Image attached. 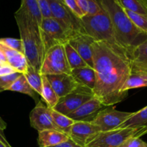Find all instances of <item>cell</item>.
I'll return each instance as SVG.
<instances>
[{"mask_svg": "<svg viewBox=\"0 0 147 147\" xmlns=\"http://www.w3.org/2000/svg\"><path fill=\"white\" fill-rule=\"evenodd\" d=\"M92 50L96 72L94 97L106 106L117 104L128 95L122 92V88L130 74L131 60L125 52L103 41L93 42Z\"/></svg>", "mask_w": 147, "mask_h": 147, "instance_id": "1", "label": "cell"}, {"mask_svg": "<svg viewBox=\"0 0 147 147\" xmlns=\"http://www.w3.org/2000/svg\"><path fill=\"white\" fill-rule=\"evenodd\" d=\"M71 75L75 80L80 85L93 90L96 85V72L93 67L86 66L80 68L73 69Z\"/></svg>", "mask_w": 147, "mask_h": 147, "instance_id": "19", "label": "cell"}, {"mask_svg": "<svg viewBox=\"0 0 147 147\" xmlns=\"http://www.w3.org/2000/svg\"><path fill=\"white\" fill-rule=\"evenodd\" d=\"M23 75L25 76L30 86L34 89L37 94L40 96L42 93V76L40 72L36 70L32 66L28 64L27 70L25 73H23Z\"/></svg>", "mask_w": 147, "mask_h": 147, "instance_id": "26", "label": "cell"}, {"mask_svg": "<svg viewBox=\"0 0 147 147\" xmlns=\"http://www.w3.org/2000/svg\"><path fill=\"white\" fill-rule=\"evenodd\" d=\"M7 123L1 119V117L0 116V130H5L6 128H7Z\"/></svg>", "mask_w": 147, "mask_h": 147, "instance_id": "39", "label": "cell"}, {"mask_svg": "<svg viewBox=\"0 0 147 147\" xmlns=\"http://www.w3.org/2000/svg\"><path fill=\"white\" fill-rule=\"evenodd\" d=\"M21 74L20 73H15L13 74L5 76H0V93L3 91L8 90L14 80Z\"/></svg>", "mask_w": 147, "mask_h": 147, "instance_id": "32", "label": "cell"}, {"mask_svg": "<svg viewBox=\"0 0 147 147\" xmlns=\"http://www.w3.org/2000/svg\"><path fill=\"white\" fill-rule=\"evenodd\" d=\"M93 97H94L93 90L86 86H80L67 96L60 98L58 103L53 109L67 116Z\"/></svg>", "mask_w": 147, "mask_h": 147, "instance_id": "9", "label": "cell"}, {"mask_svg": "<svg viewBox=\"0 0 147 147\" xmlns=\"http://www.w3.org/2000/svg\"><path fill=\"white\" fill-rule=\"evenodd\" d=\"M123 9L133 11L147 17V3L146 0H116Z\"/></svg>", "mask_w": 147, "mask_h": 147, "instance_id": "27", "label": "cell"}, {"mask_svg": "<svg viewBox=\"0 0 147 147\" xmlns=\"http://www.w3.org/2000/svg\"><path fill=\"white\" fill-rule=\"evenodd\" d=\"M50 111L53 122L57 126L58 130L68 135L72 125L75 123V121L70 119L65 115L56 111L54 109H50Z\"/></svg>", "mask_w": 147, "mask_h": 147, "instance_id": "25", "label": "cell"}, {"mask_svg": "<svg viewBox=\"0 0 147 147\" xmlns=\"http://www.w3.org/2000/svg\"><path fill=\"white\" fill-rule=\"evenodd\" d=\"M1 66H3V65H1V63H0V67H1Z\"/></svg>", "mask_w": 147, "mask_h": 147, "instance_id": "40", "label": "cell"}, {"mask_svg": "<svg viewBox=\"0 0 147 147\" xmlns=\"http://www.w3.org/2000/svg\"><path fill=\"white\" fill-rule=\"evenodd\" d=\"M37 2L38 4L40 11H41L42 18L52 17L51 11H50V6H49L47 0H37Z\"/></svg>", "mask_w": 147, "mask_h": 147, "instance_id": "35", "label": "cell"}, {"mask_svg": "<svg viewBox=\"0 0 147 147\" xmlns=\"http://www.w3.org/2000/svg\"><path fill=\"white\" fill-rule=\"evenodd\" d=\"M46 77L59 98L67 96L80 86L71 74L49 75Z\"/></svg>", "mask_w": 147, "mask_h": 147, "instance_id": "14", "label": "cell"}, {"mask_svg": "<svg viewBox=\"0 0 147 147\" xmlns=\"http://www.w3.org/2000/svg\"><path fill=\"white\" fill-rule=\"evenodd\" d=\"M143 87H147V65L131 60L130 74L122 88V92L128 93L131 89Z\"/></svg>", "mask_w": 147, "mask_h": 147, "instance_id": "16", "label": "cell"}, {"mask_svg": "<svg viewBox=\"0 0 147 147\" xmlns=\"http://www.w3.org/2000/svg\"><path fill=\"white\" fill-rule=\"evenodd\" d=\"M131 60L147 65V39L136 47L132 55Z\"/></svg>", "mask_w": 147, "mask_h": 147, "instance_id": "30", "label": "cell"}, {"mask_svg": "<svg viewBox=\"0 0 147 147\" xmlns=\"http://www.w3.org/2000/svg\"><path fill=\"white\" fill-rule=\"evenodd\" d=\"M18 73L14 70L13 67L9 65H3L0 67V76H9V75L13 74V73Z\"/></svg>", "mask_w": 147, "mask_h": 147, "instance_id": "36", "label": "cell"}, {"mask_svg": "<svg viewBox=\"0 0 147 147\" xmlns=\"http://www.w3.org/2000/svg\"><path fill=\"white\" fill-rule=\"evenodd\" d=\"M147 134V126L116 129L100 131L89 139L86 147H119L127 139L139 137Z\"/></svg>", "mask_w": 147, "mask_h": 147, "instance_id": "5", "label": "cell"}, {"mask_svg": "<svg viewBox=\"0 0 147 147\" xmlns=\"http://www.w3.org/2000/svg\"><path fill=\"white\" fill-rule=\"evenodd\" d=\"M119 147H147V143L139 137H132L127 139Z\"/></svg>", "mask_w": 147, "mask_h": 147, "instance_id": "34", "label": "cell"}, {"mask_svg": "<svg viewBox=\"0 0 147 147\" xmlns=\"http://www.w3.org/2000/svg\"><path fill=\"white\" fill-rule=\"evenodd\" d=\"M63 1L66 4V6L70 9V11L79 19H82L84 16H86L76 0H63Z\"/></svg>", "mask_w": 147, "mask_h": 147, "instance_id": "33", "label": "cell"}, {"mask_svg": "<svg viewBox=\"0 0 147 147\" xmlns=\"http://www.w3.org/2000/svg\"><path fill=\"white\" fill-rule=\"evenodd\" d=\"M146 3H147V0H146Z\"/></svg>", "mask_w": 147, "mask_h": 147, "instance_id": "41", "label": "cell"}, {"mask_svg": "<svg viewBox=\"0 0 147 147\" xmlns=\"http://www.w3.org/2000/svg\"><path fill=\"white\" fill-rule=\"evenodd\" d=\"M124 11L135 26L147 34V17L136 14L129 10L124 9Z\"/></svg>", "mask_w": 147, "mask_h": 147, "instance_id": "29", "label": "cell"}, {"mask_svg": "<svg viewBox=\"0 0 147 147\" xmlns=\"http://www.w3.org/2000/svg\"><path fill=\"white\" fill-rule=\"evenodd\" d=\"M131 112L119 111L114 108H105L100 111L92 121L100 129V131H109L116 129L132 115Z\"/></svg>", "mask_w": 147, "mask_h": 147, "instance_id": "10", "label": "cell"}, {"mask_svg": "<svg viewBox=\"0 0 147 147\" xmlns=\"http://www.w3.org/2000/svg\"><path fill=\"white\" fill-rule=\"evenodd\" d=\"M144 126H147V106L139 111L132 113L131 116L125 121L118 129L139 128Z\"/></svg>", "mask_w": 147, "mask_h": 147, "instance_id": "21", "label": "cell"}, {"mask_svg": "<svg viewBox=\"0 0 147 147\" xmlns=\"http://www.w3.org/2000/svg\"><path fill=\"white\" fill-rule=\"evenodd\" d=\"M47 1L52 17L58 22L70 38L79 33H85L80 19L70 11L63 0H47Z\"/></svg>", "mask_w": 147, "mask_h": 147, "instance_id": "6", "label": "cell"}, {"mask_svg": "<svg viewBox=\"0 0 147 147\" xmlns=\"http://www.w3.org/2000/svg\"><path fill=\"white\" fill-rule=\"evenodd\" d=\"M86 15H93L100 12L103 8L98 0H76Z\"/></svg>", "mask_w": 147, "mask_h": 147, "instance_id": "28", "label": "cell"}, {"mask_svg": "<svg viewBox=\"0 0 147 147\" xmlns=\"http://www.w3.org/2000/svg\"><path fill=\"white\" fill-rule=\"evenodd\" d=\"M30 125L38 132L45 130H58L50 115V109L38 101L30 114Z\"/></svg>", "mask_w": 147, "mask_h": 147, "instance_id": "11", "label": "cell"}, {"mask_svg": "<svg viewBox=\"0 0 147 147\" xmlns=\"http://www.w3.org/2000/svg\"><path fill=\"white\" fill-rule=\"evenodd\" d=\"M64 47L66 57H67V62H68L71 70L73 69L80 68V67L88 66L87 63L83 60V59L80 57V55L78 53V52L69 44L68 42L65 43Z\"/></svg>", "mask_w": 147, "mask_h": 147, "instance_id": "24", "label": "cell"}, {"mask_svg": "<svg viewBox=\"0 0 147 147\" xmlns=\"http://www.w3.org/2000/svg\"><path fill=\"white\" fill-rule=\"evenodd\" d=\"M0 48L5 55L7 65L13 67L18 73L22 74L25 73L28 67V63L23 53L12 50L1 43H0Z\"/></svg>", "mask_w": 147, "mask_h": 147, "instance_id": "17", "label": "cell"}, {"mask_svg": "<svg viewBox=\"0 0 147 147\" xmlns=\"http://www.w3.org/2000/svg\"><path fill=\"white\" fill-rule=\"evenodd\" d=\"M94 41V39L86 33H79L68 40L69 44L78 52L88 65L91 67H93L92 45Z\"/></svg>", "mask_w": 147, "mask_h": 147, "instance_id": "15", "label": "cell"}, {"mask_svg": "<svg viewBox=\"0 0 147 147\" xmlns=\"http://www.w3.org/2000/svg\"><path fill=\"white\" fill-rule=\"evenodd\" d=\"M80 20L85 33L95 41L105 42L116 49L125 52L117 42L110 17L103 9L98 14L84 16Z\"/></svg>", "mask_w": 147, "mask_h": 147, "instance_id": "4", "label": "cell"}, {"mask_svg": "<svg viewBox=\"0 0 147 147\" xmlns=\"http://www.w3.org/2000/svg\"><path fill=\"white\" fill-rule=\"evenodd\" d=\"M98 1L110 17L117 42L131 60L136 47L147 39V34L135 26L116 0Z\"/></svg>", "mask_w": 147, "mask_h": 147, "instance_id": "2", "label": "cell"}, {"mask_svg": "<svg viewBox=\"0 0 147 147\" xmlns=\"http://www.w3.org/2000/svg\"><path fill=\"white\" fill-rule=\"evenodd\" d=\"M0 43L4 45L7 47L12 49V50H17L24 54V48L22 40L17 38H11V37H4V38H0Z\"/></svg>", "mask_w": 147, "mask_h": 147, "instance_id": "31", "label": "cell"}, {"mask_svg": "<svg viewBox=\"0 0 147 147\" xmlns=\"http://www.w3.org/2000/svg\"><path fill=\"white\" fill-rule=\"evenodd\" d=\"M99 132H100V129L92 122L75 121L68 136L76 144L85 146L88 141Z\"/></svg>", "mask_w": 147, "mask_h": 147, "instance_id": "13", "label": "cell"}, {"mask_svg": "<svg viewBox=\"0 0 147 147\" xmlns=\"http://www.w3.org/2000/svg\"><path fill=\"white\" fill-rule=\"evenodd\" d=\"M68 139V135L57 130H45L38 132V144L40 147L55 146Z\"/></svg>", "mask_w": 147, "mask_h": 147, "instance_id": "18", "label": "cell"}, {"mask_svg": "<svg viewBox=\"0 0 147 147\" xmlns=\"http://www.w3.org/2000/svg\"><path fill=\"white\" fill-rule=\"evenodd\" d=\"M14 18L18 26L20 40L22 42L24 55L27 63L40 72L45 51L39 26L20 8L14 13Z\"/></svg>", "mask_w": 147, "mask_h": 147, "instance_id": "3", "label": "cell"}, {"mask_svg": "<svg viewBox=\"0 0 147 147\" xmlns=\"http://www.w3.org/2000/svg\"><path fill=\"white\" fill-rule=\"evenodd\" d=\"M7 90L8 91L18 92V93L26 94L27 96H30L31 98H32L35 100H37V96L38 95L34 91V89L30 86V85L29 84L25 76L23 74H22V73L14 80V83L11 84V86Z\"/></svg>", "mask_w": 147, "mask_h": 147, "instance_id": "20", "label": "cell"}, {"mask_svg": "<svg viewBox=\"0 0 147 147\" xmlns=\"http://www.w3.org/2000/svg\"><path fill=\"white\" fill-rule=\"evenodd\" d=\"M20 9L27 13L40 27L42 20L40 8L37 0H21V5Z\"/></svg>", "mask_w": 147, "mask_h": 147, "instance_id": "23", "label": "cell"}, {"mask_svg": "<svg viewBox=\"0 0 147 147\" xmlns=\"http://www.w3.org/2000/svg\"><path fill=\"white\" fill-rule=\"evenodd\" d=\"M42 93L40 96L46 103L47 107L49 109H53L58 103L60 98L54 91L46 76L42 75Z\"/></svg>", "mask_w": 147, "mask_h": 147, "instance_id": "22", "label": "cell"}, {"mask_svg": "<svg viewBox=\"0 0 147 147\" xmlns=\"http://www.w3.org/2000/svg\"><path fill=\"white\" fill-rule=\"evenodd\" d=\"M0 147H12L7 142L2 130H0Z\"/></svg>", "mask_w": 147, "mask_h": 147, "instance_id": "38", "label": "cell"}, {"mask_svg": "<svg viewBox=\"0 0 147 147\" xmlns=\"http://www.w3.org/2000/svg\"><path fill=\"white\" fill-rule=\"evenodd\" d=\"M50 147H86V146H83L78 144H76V142H74L73 140H71V139L69 138L68 140L65 141V142H63V143L60 144H57V145H55V146H50Z\"/></svg>", "mask_w": 147, "mask_h": 147, "instance_id": "37", "label": "cell"}, {"mask_svg": "<svg viewBox=\"0 0 147 147\" xmlns=\"http://www.w3.org/2000/svg\"><path fill=\"white\" fill-rule=\"evenodd\" d=\"M40 73L45 76L57 74H71L67 62L64 44H58L50 47L45 53Z\"/></svg>", "mask_w": 147, "mask_h": 147, "instance_id": "7", "label": "cell"}, {"mask_svg": "<svg viewBox=\"0 0 147 147\" xmlns=\"http://www.w3.org/2000/svg\"><path fill=\"white\" fill-rule=\"evenodd\" d=\"M39 30L45 53L50 47L58 44H65L70 39L64 29L53 17L42 18Z\"/></svg>", "mask_w": 147, "mask_h": 147, "instance_id": "8", "label": "cell"}, {"mask_svg": "<svg viewBox=\"0 0 147 147\" xmlns=\"http://www.w3.org/2000/svg\"><path fill=\"white\" fill-rule=\"evenodd\" d=\"M106 107L98 99L93 97L67 116L75 121L92 122L98 113Z\"/></svg>", "mask_w": 147, "mask_h": 147, "instance_id": "12", "label": "cell"}]
</instances>
